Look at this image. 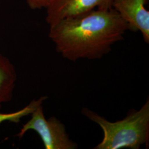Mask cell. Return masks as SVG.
Wrapping results in <instances>:
<instances>
[{
	"instance_id": "1",
	"label": "cell",
	"mask_w": 149,
	"mask_h": 149,
	"mask_svg": "<svg viewBox=\"0 0 149 149\" xmlns=\"http://www.w3.org/2000/svg\"><path fill=\"white\" fill-rule=\"evenodd\" d=\"M56 51L71 61L102 58L123 39L128 24L112 7L96 8L49 26Z\"/></svg>"
},
{
	"instance_id": "2",
	"label": "cell",
	"mask_w": 149,
	"mask_h": 149,
	"mask_svg": "<svg viewBox=\"0 0 149 149\" xmlns=\"http://www.w3.org/2000/svg\"><path fill=\"white\" fill-rule=\"evenodd\" d=\"M81 113L96 123L103 132V138L95 149H139L143 145L149 147V99L141 108L132 109L124 119L111 122L84 108Z\"/></svg>"
},
{
	"instance_id": "3",
	"label": "cell",
	"mask_w": 149,
	"mask_h": 149,
	"mask_svg": "<svg viewBox=\"0 0 149 149\" xmlns=\"http://www.w3.org/2000/svg\"><path fill=\"white\" fill-rule=\"evenodd\" d=\"M31 119L23 125L17 134L21 139L26 133L32 130L37 133L43 141L45 149H75L77 144L71 140L67 133L65 127L55 117L46 119L40 105L31 114Z\"/></svg>"
},
{
	"instance_id": "4",
	"label": "cell",
	"mask_w": 149,
	"mask_h": 149,
	"mask_svg": "<svg viewBox=\"0 0 149 149\" xmlns=\"http://www.w3.org/2000/svg\"><path fill=\"white\" fill-rule=\"evenodd\" d=\"M112 0H52L47 9L49 26L65 18L78 16L96 8L112 7Z\"/></svg>"
},
{
	"instance_id": "5",
	"label": "cell",
	"mask_w": 149,
	"mask_h": 149,
	"mask_svg": "<svg viewBox=\"0 0 149 149\" xmlns=\"http://www.w3.org/2000/svg\"><path fill=\"white\" fill-rule=\"evenodd\" d=\"M149 0H112V7L128 24L129 30L139 31L145 42L149 43Z\"/></svg>"
},
{
	"instance_id": "6",
	"label": "cell",
	"mask_w": 149,
	"mask_h": 149,
	"mask_svg": "<svg viewBox=\"0 0 149 149\" xmlns=\"http://www.w3.org/2000/svg\"><path fill=\"white\" fill-rule=\"evenodd\" d=\"M16 81L13 66L8 59L0 55V108L11 98Z\"/></svg>"
},
{
	"instance_id": "7",
	"label": "cell",
	"mask_w": 149,
	"mask_h": 149,
	"mask_svg": "<svg viewBox=\"0 0 149 149\" xmlns=\"http://www.w3.org/2000/svg\"><path fill=\"white\" fill-rule=\"evenodd\" d=\"M47 98V97L43 96L38 100H33L28 106L16 112L8 113H0V124L5 122H19L22 118L31 114L37 107L42 105L43 102Z\"/></svg>"
},
{
	"instance_id": "8",
	"label": "cell",
	"mask_w": 149,
	"mask_h": 149,
	"mask_svg": "<svg viewBox=\"0 0 149 149\" xmlns=\"http://www.w3.org/2000/svg\"><path fill=\"white\" fill-rule=\"evenodd\" d=\"M27 5L32 10L46 8L52 0H26Z\"/></svg>"
}]
</instances>
